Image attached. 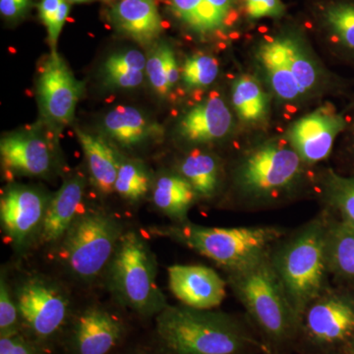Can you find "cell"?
Here are the masks:
<instances>
[{
    "label": "cell",
    "instance_id": "obj_36",
    "mask_svg": "<svg viewBox=\"0 0 354 354\" xmlns=\"http://www.w3.org/2000/svg\"><path fill=\"white\" fill-rule=\"evenodd\" d=\"M247 15L252 19L281 17L285 12L281 0H244Z\"/></svg>",
    "mask_w": 354,
    "mask_h": 354
},
{
    "label": "cell",
    "instance_id": "obj_11",
    "mask_svg": "<svg viewBox=\"0 0 354 354\" xmlns=\"http://www.w3.org/2000/svg\"><path fill=\"white\" fill-rule=\"evenodd\" d=\"M299 335L320 351L348 342L354 337V300L326 290L305 310Z\"/></svg>",
    "mask_w": 354,
    "mask_h": 354
},
{
    "label": "cell",
    "instance_id": "obj_4",
    "mask_svg": "<svg viewBox=\"0 0 354 354\" xmlns=\"http://www.w3.org/2000/svg\"><path fill=\"white\" fill-rule=\"evenodd\" d=\"M208 258L225 272L236 271L271 253L283 230L276 227H209L189 221L155 230Z\"/></svg>",
    "mask_w": 354,
    "mask_h": 354
},
{
    "label": "cell",
    "instance_id": "obj_1",
    "mask_svg": "<svg viewBox=\"0 0 354 354\" xmlns=\"http://www.w3.org/2000/svg\"><path fill=\"white\" fill-rule=\"evenodd\" d=\"M158 354H254L264 346L239 319L223 312L167 307L156 316Z\"/></svg>",
    "mask_w": 354,
    "mask_h": 354
},
{
    "label": "cell",
    "instance_id": "obj_38",
    "mask_svg": "<svg viewBox=\"0 0 354 354\" xmlns=\"http://www.w3.org/2000/svg\"><path fill=\"white\" fill-rule=\"evenodd\" d=\"M207 2L221 27H225L232 6H234V0H207Z\"/></svg>",
    "mask_w": 354,
    "mask_h": 354
},
{
    "label": "cell",
    "instance_id": "obj_12",
    "mask_svg": "<svg viewBox=\"0 0 354 354\" xmlns=\"http://www.w3.org/2000/svg\"><path fill=\"white\" fill-rule=\"evenodd\" d=\"M50 198L27 185H11L0 199V223L7 241L18 251L37 243Z\"/></svg>",
    "mask_w": 354,
    "mask_h": 354
},
{
    "label": "cell",
    "instance_id": "obj_15",
    "mask_svg": "<svg viewBox=\"0 0 354 354\" xmlns=\"http://www.w3.org/2000/svg\"><path fill=\"white\" fill-rule=\"evenodd\" d=\"M169 288L184 306L213 310L227 297V281L204 265H172L167 269Z\"/></svg>",
    "mask_w": 354,
    "mask_h": 354
},
{
    "label": "cell",
    "instance_id": "obj_9",
    "mask_svg": "<svg viewBox=\"0 0 354 354\" xmlns=\"http://www.w3.org/2000/svg\"><path fill=\"white\" fill-rule=\"evenodd\" d=\"M21 333L48 354L62 339L74 314L67 291L53 279L32 274L16 286Z\"/></svg>",
    "mask_w": 354,
    "mask_h": 354
},
{
    "label": "cell",
    "instance_id": "obj_30",
    "mask_svg": "<svg viewBox=\"0 0 354 354\" xmlns=\"http://www.w3.org/2000/svg\"><path fill=\"white\" fill-rule=\"evenodd\" d=\"M328 203L342 216L344 223L354 225V176H341L328 172L325 179Z\"/></svg>",
    "mask_w": 354,
    "mask_h": 354
},
{
    "label": "cell",
    "instance_id": "obj_32",
    "mask_svg": "<svg viewBox=\"0 0 354 354\" xmlns=\"http://www.w3.org/2000/svg\"><path fill=\"white\" fill-rule=\"evenodd\" d=\"M220 67L218 60L212 55H196L188 57L181 69V79L187 87H208L218 77Z\"/></svg>",
    "mask_w": 354,
    "mask_h": 354
},
{
    "label": "cell",
    "instance_id": "obj_21",
    "mask_svg": "<svg viewBox=\"0 0 354 354\" xmlns=\"http://www.w3.org/2000/svg\"><path fill=\"white\" fill-rule=\"evenodd\" d=\"M85 155L91 180L97 190L108 194L114 190L121 160L113 147L102 137L76 129Z\"/></svg>",
    "mask_w": 354,
    "mask_h": 354
},
{
    "label": "cell",
    "instance_id": "obj_24",
    "mask_svg": "<svg viewBox=\"0 0 354 354\" xmlns=\"http://www.w3.org/2000/svg\"><path fill=\"white\" fill-rule=\"evenodd\" d=\"M147 57L137 50H127L108 57L102 67L104 81L113 88H133L143 83Z\"/></svg>",
    "mask_w": 354,
    "mask_h": 354
},
{
    "label": "cell",
    "instance_id": "obj_39",
    "mask_svg": "<svg viewBox=\"0 0 354 354\" xmlns=\"http://www.w3.org/2000/svg\"><path fill=\"white\" fill-rule=\"evenodd\" d=\"M127 354H158V351H152L147 348H136Z\"/></svg>",
    "mask_w": 354,
    "mask_h": 354
},
{
    "label": "cell",
    "instance_id": "obj_16",
    "mask_svg": "<svg viewBox=\"0 0 354 354\" xmlns=\"http://www.w3.org/2000/svg\"><path fill=\"white\" fill-rule=\"evenodd\" d=\"M3 167L19 176L46 177L55 169V156L48 140L36 132H18L0 142Z\"/></svg>",
    "mask_w": 354,
    "mask_h": 354
},
{
    "label": "cell",
    "instance_id": "obj_42",
    "mask_svg": "<svg viewBox=\"0 0 354 354\" xmlns=\"http://www.w3.org/2000/svg\"><path fill=\"white\" fill-rule=\"evenodd\" d=\"M104 1H113V0H104Z\"/></svg>",
    "mask_w": 354,
    "mask_h": 354
},
{
    "label": "cell",
    "instance_id": "obj_17",
    "mask_svg": "<svg viewBox=\"0 0 354 354\" xmlns=\"http://www.w3.org/2000/svg\"><path fill=\"white\" fill-rule=\"evenodd\" d=\"M234 125L232 114L218 95H212L184 114L179 136L192 145L215 143L227 138Z\"/></svg>",
    "mask_w": 354,
    "mask_h": 354
},
{
    "label": "cell",
    "instance_id": "obj_40",
    "mask_svg": "<svg viewBox=\"0 0 354 354\" xmlns=\"http://www.w3.org/2000/svg\"><path fill=\"white\" fill-rule=\"evenodd\" d=\"M348 353L354 354V337L348 342Z\"/></svg>",
    "mask_w": 354,
    "mask_h": 354
},
{
    "label": "cell",
    "instance_id": "obj_3",
    "mask_svg": "<svg viewBox=\"0 0 354 354\" xmlns=\"http://www.w3.org/2000/svg\"><path fill=\"white\" fill-rule=\"evenodd\" d=\"M329 223L322 216L310 221L270 253L272 264L300 320L305 310L326 290L329 267Z\"/></svg>",
    "mask_w": 354,
    "mask_h": 354
},
{
    "label": "cell",
    "instance_id": "obj_19",
    "mask_svg": "<svg viewBox=\"0 0 354 354\" xmlns=\"http://www.w3.org/2000/svg\"><path fill=\"white\" fill-rule=\"evenodd\" d=\"M111 18L118 31L142 46L155 44L162 31L155 0H120L111 9Z\"/></svg>",
    "mask_w": 354,
    "mask_h": 354
},
{
    "label": "cell",
    "instance_id": "obj_35",
    "mask_svg": "<svg viewBox=\"0 0 354 354\" xmlns=\"http://www.w3.org/2000/svg\"><path fill=\"white\" fill-rule=\"evenodd\" d=\"M0 354H48L22 333L0 337Z\"/></svg>",
    "mask_w": 354,
    "mask_h": 354
},
{
    "label": "cell",
    "instance_id": "obj_10",
    "mask_svg": "<svg viewBox=\"0 0 354 354\" xmlns=\"http://www.w3.org/2000/svg\"><path fill=\"white\" fill-rule=\"evenodd\" d=\"M127 334L122 317L100 305H91L72 317L62 346L67 354H113Z\"/></svg>",
    "mask_w": 354,
    "mask_h": 354
},
{
    "label": "cell",
    "instance_id": "obj_28",
    "mask_svg": "<svg viewBox=\"0 0 354 354\" xmlns=\"http://www.w3.org/2000/svg\"><path fill=\"white\" fill-rule=\"evenodd\" d=\"M174 16L199 35L213 34L223 29L207 0H169Z\"/></svg>",
    "mask_w": 354,
    "mask_h": 354
},
{
    "label": "cell",
    "instance_id": "obj_29",
    "mask_svg": "<svg viewBox=\"0 0 354 354\" xmlns=\"http://www.w3.org/2000/svg\"><path fill=\"white\" fill-rule=\"evenodd\" d=\"M151 188V177L145 165L140 160H121L114 191L123 199L138 202Z\"/></svg>",
    "mask_w": 354,
    "mask_h": 354
},
{
    "label": "cell",
    "instance_id": "obj_34",
    "mask_svg": "<svg viewBox=\"0 0 354 354\" xmlns=\"http://www.w3.org/2000/svg\"><path fill=\"white\" fill-rule=\"evenodd\" d=\"M39 17L48 29V41L53 51L57 44L65 21L68 17L69 4L66 0H41L39 4Z\"/></svg>",
    "mask_w": 354,
    "mask_h": 354
},
{
    "label": "cell",
    "instance_id": "obj_26",
    "mask_svg": "<svg viewBox=\"0 0 354 354\" xmlns=\"http://www.w3.org/2000/svg\"><path fill=\"white\" fill-rule=\"evenodd\" d=\"M327 260L330 272L342 279H354V225L344 221L329 225Z\"/></svg>",
    "mask_w": 354,
    "mask_h": 354
},
{
    "label": "cell",
    "instance_id": "obj_7",
    "mask_svg": "<svg viewBox=\"0 0 354 354\" xmlns=\"http://www.w3.org/2000/svg\"><path fill=\"white\" fill-rule=\"evenodd\" d=\"M304 165L288 140H270L251 149L239 160L234 171L235 188L247 202L272 203L297 188Z\"/></svg>",
    "mask_w": 354,
    "mask_h": 354
},
{
    "label": "cell",
    "instance_id": "obj_20",
    "mask_svg": "<svg viewBox=\"0 0 354 354\" xmlns=\"http://www.w3.org/2000/svg\"><path fill=\"white\" fill-rule=\"evenodd\" d=\"M102 130L118 145L135 147L162 138L164 127L157 121L133 106H120L111 109L102 120Z\"/></svg>",
    "mask_w": 354,
    "mask_h": 354
},
{
    "label": "cell",
    "instance_id": "obj_27",
    "mask_svg": "<svg viewBox=\"0 0 354 354\" xmlns=\"http://www.w3.org/2000/svg\"><path fill=\"white\" fill-rule=\"evenodd\" d=\"M146 76L155 92L165 97L174 90L181 72L179 71L176 53L169 44H153L147 55Z\"/></svg>",
    "mask_w": 354,
    "mask_h": 354
},
{
    "label": "cell",
    "instance_id": "obj_37",
    "mask_svg": "<svg viewBox=\"0 0 354 354\" xmlns=\"http://www.w3.org/2000/svg\"><path fill=\"white\" fill-rule=\"evenodd\" d=\"M30 0H0V12L6 18L19 17L29 7Z\"/></svg>",
    "mask_w": 354,
    "mask_h": 354
},
{
    "label": "cell",
    "instance_id": "obj_14",
    "mask_svg": "<svg viewBox=\"0 0 354 354\" xmlns=\"http://www.w3.org/2000/svg\"><path fill=\"white\" fill-rule=\"evenodd\" d=\"M346 125L341 114L322 106L295 121L288 140L305 165H314L329 157L335 138Z\"/></svg>",
    "mask_w": 354,
    "mask_h": 354
},
{
    "label": "cell",
    "instance_id": "obj_41",
    "mask_svg": "<svg viewBox=\"0 0 354 354\" xmlns=\"http://www.w3.org/2000/svg\"><path fill=\"white\" fill-rule=\"evenodd\" d=\"M69 1L77 2V3H81V2H87L90 1V0H69Z\"/></svg>",
    "mask_w": 354,
    "mask_h": 354
},
{
    "label": "cell",
    "instance_id": "obj_8",
    "mask_svg": "<svg viewBox=\"0 0 354 354\" xmlns=\"http://www.w3.org/2000/svg\"><path fill=\"white\" fill-rule=\"evenodd\" d=\"M257 62L272 92L283 102L304 101L325 81L322 67L295 32L265 39L258 48Z\"/></svg>",
    "mask_w": 354,
    "mask_h": 354
},
{
    "label": "cell",
    "instance_id": "obj_5",
    "mask_svg": "<svg viewBox=\"0 0 354 354\" xmlns=\"http://www.w3.org/2000/svg\"><path fill=\"white\" fill-rule=\"evenodd\" d=\"M104 276L118 304L139 316L156 317L169 305L158 286L155 255L136 232L122 235Z\"/></svg>",
    "mask_w": 354,
    "mask_h": 354
},
{
    "label": "cell",
    "instance_id": "obj_22",
    "mask_svg": "<svg viewBox=\"0 0 354 354\" xmlns=\"http://www.w3.org/2000/svg\"><path fill=\"white\" fill-rule=\"evenodd\" d=\"M197 199L192 186L178 172L162 174L153 186L156 208L176 223L188 221V213Z\"/></svg>",
    "mask_w": 354,
    "mask_h": 354
},
{
    "label": "cell",
    "instance_id": "obj_2",
    "mask_svg": "<svg viewBox=\"0 0 354 354\" xmlns=\"http://www.w3.org/2000/svg\"><path fill=\"white\" fill-rule=\"evenodd\" d=\"M227 283L265 342L288 346L300 334V320L272 264L270 254L236 271Z\"/></svg>",
    "mask_w": 354,
    "mask_h": 354
},
{
    "label": "cell",
    "instance_id": "obj_13",
    "mask_svg": "<svg viewBox=\"0 0 354 354\" xmlns=\"http://www.w3.org/2000/svg\"><path fill=\"white\" fill-rule=\"evenodd\" d=\"M83 92L84 83L74 76L57 51H51L38 80L39 104L44 120L57 127L68 125Z\"/></svg>",
    "mask_w": 354,
    "mask_h": 354
},
{
    "label": "cell",
    "instance_id": "obj_25",
    "mask_svg": "<svg viewBox=\"0 0 354 354\" xmlns=\"http://www.w3.org/2000/svg\"><path fill=\"white\" fill-rule=\"evenodd\" d=\"M232 104L237 116L247 123L261 122L269 113V99L257 79L242 75L234 81Z\"/></svg>",
    "mask_w": 354,
    "mask_h": 354
},
{
    "label": "cell",
    "instance_id": "obj_6",
    "mask_svg": "<svg viewBox=\"0 0 354 354\" xmlns=\"http://www.w3.org/2000/svg\"><path fill=\"white\" fill-rule=\"evenodd\" d=\"M124 232L121 221L104 209L80 213L57 245L58 261L77 281L93 283L106 272Z\"/></svg>",
    "mask_w": 354,
    "mask_h": 354
},
{
    "label": "cell",
    "instance_id": "obj_31",
    "mask_svg": "<svg viewBox=\"0 0 354 354\" xmlns=\"http://www.w3.org/2000/svg\"><path fill=\"white\" fill-rule=\"evenodd\" d=\"M324 22L342 48L354 53V3L330 4L323 14Z\"/></svg>",
    "mask_w": 354,
    "mask_h": 354
},
{
    "label": "cell",
    "instance_id": "obj_18",
    "mask_svg": "<svg viewBox=\"0 0 354 354\" xmlns=\"http://www.w3.org/2000/svg\"><path fill=\"white\" fill-rule=\"evenodd\" d=\"M85 193V180L80 176L64 180L59 190L50 197L43 227L37 241L41 246H57L73 225Z\"/></svg>",
    "mask_w": 354,
    "mask_h": 354
},
{
    "label": "cell",
    "instance_id": "obj_33",
    "mask_svg": "<svg viewBox=\"0 0 354 354\" xmlns=\"http://www.w3.org/2000/svg\"><path fill=\"white\" fill-rule=\"evenodd\" d=\"M21 333V319L12 288L6 272L0 277V337Z\"/></svg>",
    "mask_w": 354,
    "mask_h": 354
},
{
    "label": "cell",
    "instance_id": "obj_43",
    "mask_svg": "<svg viewBox=\"0 0 354 354\" xmlns=\"http://www.w3.org/2000/svg\"><path fill=\"white\" fill-rule=\"evenodd\" d=\"M353 146H354V141H353Z\"/></svg>",
    "mask_w": 354,
    "mask_h": 354
},
{
    "label": "cell",
    "instance_id": "obj_23",
    "mask_svg": "<svg viewBox=\"0 0 354 354\" xmlns=\"http://www.w3.org/2000/svg\"><path fill=\"white\" fill-rule=\"evenodd\" d=\"M177 172L190 183L198 198L209 199L220 189L221 165L213 153L192 151L179 162Z\"/></svg>",
    "mask_w": 354,
    "mask_h": 354
}]
</instances>
